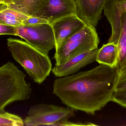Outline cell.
<instances>
[{
    "mask_svg": "<svg viewBox=\"0 0 126 126\" xmlns=\"http://www.w3.org/2000/svg\"><path fill=\"white\" fill-rule=\"evenodd\" d=\"M7 44L13 57L23 68L30 77L38 84L43 83L52 69L48 55L19 39L9 38Z\"/></svg>",
    "mask_w": 126,
    "mask_h": 126,
    "instance_id": "obj_2",
    "label": "cell"
},
{
    "mask_svg": "<svg viewBox=\"0 0 126 126\" xmlns=\"http://www.w3.org/2000/svg\"><path fill=\"white\" fill-rule=\"evenodd\" d=\"M126 90V70L118 74L114 91Z\"/></svg>",
    "mask_w": 126,
    "mask_h": 126,
    "instance_id": "obj_18",
    "label": "cell"
},
{
    "mask_svg": "<svg viewBox=\"0 0 126 126\" xmlns=\"http://www.w3.org/2000/svg\"><path fill=\"white\" fill-rule=\"evenodd\" d=\"M103 10L111 27V35L108 42L117 45L121 32L122 17L126 13V0H107Z\"/></svg>",
    "mask_w": 126,
    "mask_h": 126,
    "instance_id": "obj_10",
    "label": "cell"
},
{
    "mask_svg": "<svg viewBox=\"0 0 126 126\" xmlns=\"http://www.w3.org/2000/svg\"><path fill=\"white\" fill-rule=\"evenodd\" d=\"M50 24L55 38V49L67 38L83 29L86 25L76 14L63 17Z\"/></svg>",
    "mask_w": 126,
    "mask_h": 126,
    "instance_id": "obj_9",
    "label": "cell"
},
{
    "mask_svg": "<svg viewBox=\"0 0 126 126\" xmlns=\"http://www.w3.org/2000/svg\"><path fill=\"white\" fill-rule=\"evenodd\" d=\"M1 35L16 36V27L0 24V35Z\"/></svg>",
    "mask_w": 126,
    "mask_h": 126,
    "instance_id": "obj_20",
    "label": "cell"
},
{
    "mask_svg": "<svg viewBox=\"0 0 126 126\" xmlns=\"http://www.w3.org/2000/svg\"><path fill=\"white\" fill-rule=\"evenodd\" d=\"M0 126H23L24 124L21 117L4 111L0 112Z\"/></svg>",
    "mask_w": 126,
    "mask_h": 126,
    "instance_id": "obj_16",
    "label": "cell"
},
{
    "mask_svg": "<svg viewBox=\"0 0 126 126\" xmlns=\"http://www.w3.org/2000/svg\"><path fill=\"white\" fill-rule=\"evenodd\" d=\"M112 101L126 108V90L114 91L112 95Z\"/></svg>",
    "mask_w": 126,
    "mask_h": 126,
    "instance_id": "obj_17",
    "label": "cell"
},
{
    "mask_svg": "<svg viewBox=\"0 0 126 126\" xmlns=\"http://www.w3.org/2000/svg\"><path fill=\"white\" fill-rule=\"evenodd\" d=\"M76 15L75 0H48L46 4L34 15L43 18L49 23L72 15Z\"/></svg>",
    "mask_w": 126,
    "mask_h": 126,
    "instance_id": "obj_7",
    "label": "cell"
},
{
    "mask_svg": "<svg viewBox=\"0 0 126 126\" xmlns=\"http://www.w3.org/2000/svg\"><path fill=\"white\" fill-rule=\"evenodd\" d=\"M26 77L12 62L0 67V112L5 111V107L14 102L30 98L32 89L25 80Z\"/></svg>",
    "mask_w": 126,
    "mask_h": 126,
    "instance_id": "obj_3",
    "label": "cell"
},
{
    "mask_svg": "<svg viewBox=\"0 0 126 126\" xmlns=\"http://www.w3.org/2000/svg\"><path fill=\"white\" fill-rule=\"evenodd\" d=\"M98 48L76 55L60 66L55 65L52 69V74L57 77H63L73 74L80 69L96 61Z\"/></svg>",
    "mask_w": 126,
    "mask_h": 126,
    "instance_id": "obj_8",
    "label": "cell"
},
{
    "mask_svg": "<svg viewBox=\"0 0 126 126\" xmlns=\"http://www.w3.org/2000/svg\"><path fill=\"white\" fill-rule=\"evenodd\" d=\"M16 36L27 42L41 52L48 55L55 47V41L52 27L49 23L16 27Z\"/></svg>",
    "mask_w": 126,
    "mask_h": 126,
    "instance_id": "obj_6",
    "label": "cell"
},
{
    "mask_svg": "<svg viewBox=\"0 0 126 126\" xmlns=\"http://www.w3.org/2000/svg\"><path fill=\"white\" fill-rule=\"evenodd\" d=\"M119 51V59L115 70L118 74L126 70V13L121 19V29L117 43Z\"/></svg>",
    "mask_w": 126,
    "mask_h": 126,
    "instance_id": "obj_15",
    "label": "cell"
},
{
    "mask_svg": "<svg viewBox=\"0 0 126 126\" xmlns=\"http://www.w3.org/2000/svg\"><path fill=\"white\" fill-rule=\"evenodd\" d=\"M75 110L67 107L40 104L30 107L23 120L24 126H57L75 117Z\"/></svg>",
    "mask_w": 126,
    "mask_h": 126,
    "instance_id": "obj_5",
    "label": "cell"
},
{
    "mask_svg": "<svg viewBox=\"0 0 126 126\" xmlns=\"http://www.w3.org/2000/svg\"><path fill=\"white\" fill-rule=\"evenodd\" d=\"M11 0H0V5H7Z\"/></svg>",
    "mask_w": 126,
    "mask_h": 126,
    "instance_id": "obj_22",
    "label": "cell"
},
{
    "mask_svg": "<svg viewBox=\"0 0 126 126\" xmlns=\"http://www.w3.org/2000/svg\"><path fill=\"white\" fill-rule=\"evenodd\" d=\"M119 59V51L117 45L114 43H109L103 45L99 49L96 61L100 64L109 66L115 69Z\"/></svg>",
    "mask_w": 126,
    "mask_h": 126,
    "instance_id": "obj_12",
    "label": "cell"
},
{
    "mask_svg": "<svg viewBox=\"0 0 126 126\" xmlns=\"http://www.w3.org/2000/svg\"><path fill=\"white\" fill-rule=\"evenodd\" d=\"M49 23L48 21L43 18L32 16L23 21V25H35L41 24Z\"/></svg>",
    "mask_w": 126,
    "mask_h": 126,
    "instance_id": "obj_19",
    "label": "cell"
},
{
    "mask_svg": "<svg viewBox=\"0 0 126 126\" xmlns=\"http://www.w3.org/2000/svg\"><path fill=\"white\" fill-rule=\"evenodd\" d=\"M76 15L86 24L97 26L107 0H75Z\"/></svg>",
    "mask_w": 126,
    "mask_h": 126,
    "instance_id": "obj_11",
    "label": "cell"
},
{
    "mask_svg": "<svg viewBox=\"0 0 126 126\" xmlns=\"http://www.w3.org/2000/svg\"><path fill=\"white\" fill-rule=\"evenodd\" d=\"M48 0H11L9 7L29 16H34L46 4Z\"/></svg>",
    "mask_w": 126,
    "mask_h": 126,
    "instance_id": "obj_13",
    "label": "cell"
},
{
    "mask_svg": "<svg viewBox=\"0 0 126 126\" xmlns=\"http://www.w3.org/2000/svg\"><path fill=\"white\" fill-rule=\"evenodd\" d=\"M96 126L90 123H73L70 122L69 120L65 121L59 123L57 126Z\"/></svg>",
    "mask_w": 126,
    "mask_h": 126,
    "instance_id": "obj_21",
    "label": "cell"
},
{
    "mask_svg": "<svg viewBox=\"0 0 126 126\" xmlns=\"http://www.w3.org/2000/svg\"><path fill=\"white\" fill-rule=\"evenodd\" d=\"M100 39L95 27L86 24L84 27L67 38L55 49V65L60 66L70 58L98 48Z\"/></svg>",
    "mask_w": 126,
    "mask_h": 126,
    "instance_id": "obj_4",
    "label": "cell"
},
{
    "mask_svg": "<svg viewBox=\"0 0 126 126\" xmlns=\"http://www.w3.org/2000/svg\"><path fill=\"white\" fill-rule=\"evenodd\" d=\"M117 75L115 69L100 64L91 70L56 79L53 93L67 107L95 115L112 101Z\"/></svg>",
    "mask_w": 126,
    "mask_h": 126,
    "instance_id": "obj_1",
    "label": "cell"
},
{
    "mask_svg": "<svg viewBox=\"0 0 126 126\" xmlns=\"http://www.w3.org/2000/svg\"><path fill=\"white\" fill-rule=\"evenodd\" d=\"M30 16L3 4L0 5V24L13 26L23 25L24 20Z\"/></svg>",
    "mask_w": 126,
    "mask_h": 126,
    "instance_id": "obj_14",
    "label": "cell"
}]
</instances>
